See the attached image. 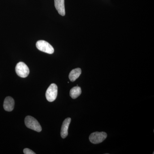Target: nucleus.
<instances>
[{
    "label": "nucleus",
    "instance_id": "f03ea898",
    "mask_svg": "<svg viewBox=\"0 0 154 154\" xmlns=\"http://www.w3.org/2000/svg\"><path fill=\"white\" fill-rule=\"evenodd\" d=\"M36 47L40 51L49 54H52L54 52V49L52 45L44 40L37 41L36 43Z\"/></svg>",
    "mask_w": 154,
    "mask_h": 154
},
{
    "label": "nucleus",
    "instance_id": "9b49d317",
    "mask_svg": "<svg viewBox=\"0 0 154 154\" xmlns=\"http://www.w3.org/2000/svg\"><path fill=\"white\" fill-rule=\"evenodd\" d=\"M24 153L25 154H35L36 153L34 152L33 151L28 148L25 149H24Z\"/></svg>",
    "mask_w": 154,
    "mask_h": 154
},
{
    "label": "nucleus",
    "instance_id": "0eeeda50",
    "mask_svg": "<svg viewBox=\"0 0 154 154\" xmlns=\"http://www.w3.org/2000/svg\"><path fill=\"white\" fill-rule=\"evenodd\" d=\"M71 119L70 118H67L65 119L62 125L61 129V136L63 138H65L68 134V128L70 123Z\"/></svg>",
    "mask_w": 154,
    "mask_h": 154
},
{
    "label": "nucleus",
    "instance_id": "6e6552de",
    "mask_svg": "<svg viewBox=\"0 0 154 154\" xmlns=\"http://www.w3.org/2000/svg\"><path fill=\"white\" fill-rule=\"evenodd\" d=\"M54 5L60 15L62 16L65 15L64 0H54Z\"/></svg>",
    "mask_w": 154,
    "mask_h": 154
},
{
    "label": "nucleus",
    "instance_id": "9d476101",
    "mask_svg": "<svg viewBox=\"0 0 154 154\" xmlns=\"http://www.w3.org/2000/svg\"><path fill=\"white\" fill-rule=\"evenodd\" d=\"M82 94V90L81 88L77 86L71 89L70 91V96L72 99H75L80 96Z\"/></svg>",
    "mask_w": 154,
    "mask_h": 154
},
{
    "label": "nucleus",
    "instance_id": "f257e3e1",
    "mask_svg": "<svg viewBox=\"0 0 154 154\" xmlns=\"http://www.w3.org/2000/svg\"><path fill=\"white\" fill-rule=\"evenodd\" d=\"M25 123L26 127L28 128L35 131L37 132H40L42 129L38 122L36 119L30 116L25 117Z\"/></svg>",
    "mask_w": 154,
    "mask_h": 154
},
{
    "label": "nucleus",
    "instance_id": "423d86ee",
    "mask_svg": "<svg viewBox=\"0 0 154 154\" xmlns=\"http://www.w3.org/2000/svg\"><path fill=\"white\" fill-rule=\"evenodd\" d=\"M15 105V101L12 97L8 96L6 97L4 102V108L6 111H12L14 110Z\"/></svg>",
    "mask_w": 154,
    "mask_h": 154
},
{
    "label": "nucleus",
    "instance_id": "1a4fd4ad",
    "mask_svg": "<svg viewBox=\"0 0 154 154\" xmlns=\"http://www.w3.org/2000/svg\"><path fill=\"white\" fill-rule=\"evenodd\" d=\"M82 73V70L80 68H76L72 70L69 75V79L72 82H75L79 78Z\"/></svg>",
    "mask_w": 154,
    "mask_h": 154
},
{
    "label": "nucleus",
    "instance_id": "39448f33",
    "mask_svg": "<svg viewBox=\"0 0 154 154\" xmlns=\"http://www.w3.org/2000/svg\"><path fill=\"white\" fill-rule=\"evenodd\" d=\"M107 137V134L104 132H95L90 135L89 140L92 143L99 144L105 140Z\"/></svg>",
    "mask_w": 154,
    "mask_h": 154
},
{
    "label": "nucleus",
    "instance_id": "7ed1b4c3",
    "mask_svg": "<svg viewBox=\"0 0 154 154\" xmlns=\"http://www.w3.org/2000/svg\"><path fill=\"white\" fill-rule=\"evenodd\" d=\"M16 72L19 76L22 78H26L30 73L29 68L26 64L20 62L17 64L16 67Z\"/></svg>",
    "mask_w": 154,
    "mask_h": 154
},
{
    "label": "nucleus",
    "instance_id": "20e7f679",
    "mask_svg": "<svg viewBox=\"0 0 154 154\" xmlns=\"http://www.w3.org/2000/svg\"><path fill=\"white\" fill-rule=\"evenodd\" d=\"M57 86L55 84H52L48 88L45 94L46 99L48 102H54L56 99L57 95Z\"/></svg>",
    "mask_w": 154,
    "mask_h": 154
}]
</instances>
